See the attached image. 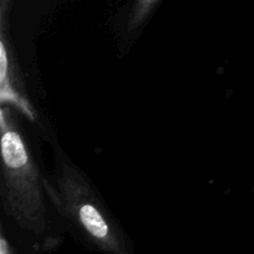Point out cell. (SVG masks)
Returning <instances> with one entry per match:
<instances>
[{"instance_id": "277c9868", "label": "cell", "mask_w": 254, "mask_h": 254, "mask_svg": "<svg viewBox=\"0 0 254 254\" xmlns=\"http://www.w3.org/2000/svg\"><path fill=\"white\" fill-rule=\"evenodd\" d=\"M158 2L159 0H136L130 15L129 27L135 29L139 25L143 24L144 20L149 16V14L153 11V9Z\"/></svg>"}, {"instance_id": "7a4b0ae2", "label": "cell", "mask_w": 254, "mask_h": 254, "mask_svg": "<svg viewBox=\"0 0 254 254\" xmlns=\"http://www.w3.org/2000/svg\"><path fill=\"white\" fill-rule=\"evenodd\" d=\"M45 190L57 211L89 246L106 254H133L126 235L77 169L62 164L55 185L45 180Z\"/></svg>"}, {"instance_id": "3957f363", "label": "cell", "mask_w": 254, "mask_h": 254, "mask_svg": "<svg viewBox=\"0 0 254 254\" xmlns=\"http://www.w3.org/2000/svg\"><path fill=\"white\" fill-rule=\"evenodd\" d=\"M11 6V0H1L0 7V102L1 106L10 107L26 117L29 121H35V109L27 98L24 83L20 77V68L11 41L6 35L7 14Z\"/></svg>"}, {"instance_id": "5b68a950", "label": "cell", "mask_w": 254, "mask_h": 254, "mask_svg": "<svg viewBox=\"0 0 254 254\" xmlns=\"http://www.w3.org/2000/svg\"><path fill=\"white\" fill-rule=\"evenodd\" d=\"M0 254H14L11 245H10L9 241L6 240L4 233L1 235V240H0Z\"/></svg>"}, {"instance_id": "6da1fadb", "label": "cell", "mask_w": 254, "mask_h": 254, "mask_svg": "<svg viewBox=\"0 0 254 254\" xmlns=\"http://www.w3.org/2000/svg\"><path fill=\"white\" fill-rule=\"evenodd\" d=\"M2 159V192L5 211L25 232L40 238L47 231L45 179L17 127L14 109L0 111Z\"/></svg>"}]
</instances>
